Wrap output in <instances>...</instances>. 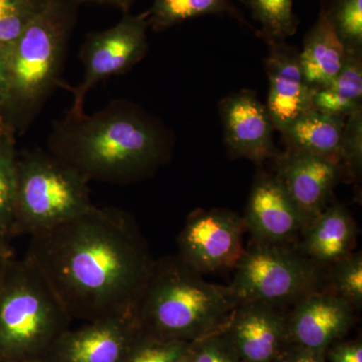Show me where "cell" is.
Here are the masks:
<instances>
[{
  "instance_id": "10",
  "label": "cell",
  "mask_w": 362,
  "mask_h": 362,
  "mask_svg": "<svg viewBox=\"0 0 362 362\" xmlns=\"http://www.w3.org/2000/svg\"><path fill=\"white\" fill-rule=\"evenodd\" d=\"M140 338L131 313L90 321L66 330L45 362H127Z\"/></svg>"
},
{
  "instance_id": "36",
  "label": "cell",
  "mask_w": 362,
  "mask_h": 362,
  "mask_svg": "<svg viewBox=\"0 0 362 362\" xmlns=\"http://www.w3.org/2000/svg\"><path fill=\"white\" fill-rule=\"evenodd\" d=\"M2 125H6V124H4V120H2L1 117H0V126H2Z\"/></svg>"
},
{
  "instance_id": "3",
  "label": "cell",
  "mask_w": 362,
  "mask_h": 362,
  "mask_svg": "<svg viewBox=\"0 0 362 362\" xmlns=\"http://www.w3.org/2000/svg\"><path fill=\"white\" fill-rule=\"evenodd\" d=\"M230 286L207 283L177 256L154 259L131 314L143 337L194 342L216 332L238 306Z\"/></svg>"
},
{
  "instance_id": "33",
  "label": "cell",
  "mask_w": 362,
  "mask_h": 362,
  "mask_svg": "<svg viewBox=\"0 0 362 362\" xmlns=\"http://www.w3.org/2000/svg\"><path fill=\"white\" fill-rule=\"evenodd\" d=\"M13 256L8 243L0 239V273L4 270L6 262Z\"/></svg>"
},
{
  "instance_id": "11",
  "label": "cell",
  "mask_w": 362,
  "mask_h": 362,
  "mask_svg": "<svg viewBox=\"0 0 362 362\" xmlns=\"http://www.w3.org/2000/svg\"><path fill=\"white\" fill-rule=\"evenodd\" d=\"M220 113L230 156L256 163L277 158L280 152L274 144L275 127L266 105L254 90L228 95L220 103Z\"/></svg>"
},
{
  "instance_id": "21",
  "label": "cell",
  "mask_w": 362,
  "mask_h": 362,
  "mask_svg": "<svg viewBox=\"0 0 362 362\" xmlns=\"http://www.w3.org/2000/svg\"><path fill=\"white\" fill-rule=\"evenodd\" d=\"M147 13L149 28L154 32L204 16H228L249 25L233 0H154Z\"/></svg>"
},
{
  "instance_id": "7",
  "label": "cell",
  "mask_w": 362,
  "mask_h": 362,
  "mask_svg": "<svg viewBox=\"0 0 362 362\" xmlns=\"http://www.w3.org/2000/svg\"><path fill=\"white\" fill-rule=\"evenodd\" d=\"M319 266L287 245L255 240L235 265L230 288L239 303L258 302L277 308L295 305L318 291Z\"/></svg>"
},
{
  "instance_id": "13",
  "label": "cell",
  "mask_w": 362,
  "mask_h": 362,
  "mask_svg": "<svg viewBox=\"0 0 362 362\" xmlns=\"http://www.w3.org/2000/svg\"><path fill=\"white\" fill-rule=\"evenodd\" d=\"M354 311L351 305L333 293H311L297 302L287 316L288 342L324 354L349 334Z\"/></svg>"
},
{
  "instance_id": "2",
  "label": "cell",
  "mask_w": 362,
  "mask_h": 362,
  "mask_svg": "<svg viewBox=\"0 0 362 362\" xmlns=\"http://www.w3.org/2000/svg\"><path fill=\"white\" fill-rule=\"evenodd\" d=\"M49 152L88 181L122 185L153 175L168 160L171 141L139 107L115 101L92 115L68 113L52 129Z\"/></svg>"
},
{
  "instance_id": "6",
  "label": "cell",
  "mask_w": 362,
  "mask_h": 362,
  "mask_svg": "<svg viewBox=\"0 0 362 362\" xmlns=\"http://www.w3.org/2000/svg\"><path fill=\"white\" fill-rule=\"evenodd\" d=\"M88 181L49 152L16 154L13 237L42 232L93 206Z\"/></svg>"
},
{
  "instance_id": "26",
  "label": "cell",
  "mask_w": 362,
  "mask_h": 362,
  "mask_svg": "<svg viewBox=\"0 0 362 362\" xmlns=\"http://www.w3.org/2000/svg\"><path fill=\"white\" fill-rule=\"evenodd\" d=\"M45 0H0V44L11 47Z\"/></svg>"
},
{
  "instance_id": "8",
  "label": "cell",
  "mask_w": 362,
  "mask_h": 362,
  "mask_svg": "<svg viewBox=\"0 0 362 362\" xmlns=\"http://www.w3.org/2000/svg\"><path fill=\"white\" fill-rule=\"evenodd\" d=\"M148 13H126L117 25L88 35L81 49L84 77L77 87L69 88L74 95L69 113H83L85 98L94 86L125 73L144 58L148 51Z\"/></svg>"
},
{
  "instance_id": "20",
  "label": "cell",
  "mask_w": 362,
  "mask_h": 362,
  "mask_svg": "<svg viewBox=\"0 0 362 362\" xmlns=\"http://www.w3.org/2000/svg\"><path fill=\"white\" fill-rule=\"evenodd\" d=\"M313 109L349 117L362 110V54H349L341 71L327 85L316 89Z\"/></svg>"
},
{
  "instance_id": "25",
  "label": "cell",
  "mask_w": 362,
  "mask_h": 362,
  "mask_svg": "<svg viewBox=\"0 0 362 362\" xmlns=\"http://www.w3.org/2000/svg\"><path fill=\"white\" fill-rule=\"evenodd\" d=\"M330 291L351 305L354 310L362 307V256L351 252L330 264Z\"/></svg>"
},
{
  "instance_id": "38",
  "label": "cell",
  "mask_w": 362,
  "mask_h": 362,
  "mask_svg": "<svg viewBox=\"0 0 362 362\" xmlns=\"http://www.w3.org/2000/svg\"><path fill=\"white\" fill-rule=\"evenodd\" d=\"M78 2H80V4H83V2H84V0H78Z\"/></svg>"
},
{
  "instance_id": "32",
  "label": "cell",
  "mask_w": 362,
  "mask_h": 362,
  "mask_svg": "<svg viewBox=\"0 0 362 362\" xmlns=\"http://www.w3.org/2000/svg\"><path fill=\"white\" fill-rule=\"evenodd\" d=\"M9 49L0 44V117L6 107L9 88Z\"/></svg>"
},
{
  "instance_id": "34",
  "label": "cell",
  "mask_w": 362,
  "mask_h": 362,
  "mask_svg": "<svg viewBox=\"0 0 362 362\" xmlns=\"http://www.w3.org/2000/svg\"><path fill=\"white\" fill-rule=\"evenodd\" d=\"M84 2H101V4H110L118 6L125 13H128L130 6H132L134 0H84Z\"/></svg>"
},
{
  "instance_id": "4",
  "label": "cell",
  "mask_w": 362,
  "mask_h": 362,
  "mask_svg": "<svg viewBox=\"0 0 362 362\" xmlns=\"http://www.w3.org/2000/svg\"><path fill=\"white\" fill-rule=\"evenodd\" d=\"M78 6L71 0H45L9 49L8 98L2 120L16 134L28 127L61 84Z\"/></svg>"
},
{
  "instance_id": "18",
  "label": "cell",
  "mask_w": 362,
  "mask_h": 362,
  "mask_svg": "<svg viewBox=\"0 0 362 362\" xmlns=\"http://www.w3.org/2000/svg\"><path fill=\"white\" fill-rule=\"evenodd\" d=\"M347 51L320 11L316 23L305 35L299 52L300 65L307 83L314 89L330 83L341 71Z\"/></svg>"
},
{
  "instance_id": "37",
  "label": "cell",
  "mask_w": 362,
  "mask_h": 362,
  "mask_svg": "<svg viewBox=\"0 0 362 362\" xmlns=\"http://www.w3.org/2000/svg\"><path fill=\"white\" fill-rule=\"evenodd\" d=\"M71 1L76 2V4H80V2H78V0H71Z\"/></svg>"
},
{
  "instance_id": "29",
  "label": "cell",
  "mask_w": 362,
  "mask_h": 362,
  "mask_svg": "<svg viewBox=\"0 0 362 362\" xmlns=\"http://www.w3.org/2000/svg\"><path fill=\"white\" fill-rule=\"evenodd\" d=\"M190 343L160 341L141 335L127 362H175Z\"/></svg>"
},
{
  "instance_id": "19",
  "label": "cell",
  "mask_w": 362,
  "mask_h": 362,
  "mask_svg": "<svg viewBox=\"0 0 362 362\" xmlns=\"http://www.w3.org/2000/svg\"><path fill=\"white\" fill-rule=\"evenodd\" d=\"M347 117L315 109L302 114L281 132L287 149L329 159L339 165V149Z\"/></svg>"
},
{
  "instance_id": "31",
  "label": "cell",
  "mask_w": 362,
  "mask_h": 362,
  "mask_svg": "<svg viewBox=\"0 0 362 362\" xmlns=\"http://www.w3.org/2000/svg\"><path fill=\"white\" fill-rule=\"evenodd\" d=\"M277 362H327L322 352L288 344Z\"/></svg>"
},
{
  "instance_id": "24",
  "label": "cell",
  "mask_w": 362,
  "mask_h": 362,
  "mask_svg": "<svg viewBox=\"0 0 362 362\" xmlns=\"http://www.w3.org/2000/svg\"><path fill=\"white\" fill-rule=\"evenodd\" d=\"M320 11L349 54H362V0H321Z\"/></svg>"
},
{
  "instance_id": "23",
  "label": "cell",
  "mask_w": 362,
  "mask_h": 362,
  "mask_svg": "<svg viewBox=\"0 0 362 362\" xmlns=\"http://www.w3.org/2000/svg\"><path fill=\"white\" fill-rule=\"evenodd\" d=\"M16 135L8 126H0V239L8 244L13 238Z\"/></svg>"
},
{
  "instance_id": "22",
  "label": "cell",
  "mask_w": 362,
  "mask_h": 362,
  "mask_svg": "<svg viewBox=\"0 0 362 362\" xmlns=\"http://www.w3.org/2000/svg\"><path fill=\"white\" fill-rule=\"evenodd\" d=\"M254 20L261 25L259 35L266 42H286L297 32L299 20L295 0H243Z\"/></svg>"
},
{
  "instance_id": "35",
  "label": "cell",
  "mask_w": 362,
  "mask_h": 362,
  "mask_svg": "<svg viewBox=\"0 0 362 362\" xmlns=\"http://www.w3.org/2000/svg\"><path fill=\"white\" fill-rule=\"evenodd\" d=\"M192 345V343H190ZM190 345L175 362H190Z\"/></svg>"
},
{
  "instance_id": "16",
  "label": "cell",
  "mask_w": 362,
  "mask_h": 362,
  "mask_svg": "<svg viewBox=\"0 0 362 362\" xmlns=\"http://www.w3.org/2000/svg\"><path fill=\"white\" fill-rule=\"evenodd\" d=\"M256 242L288 245L306 223L278 176L262 171L257 175L244 218Z\"/></svg>"
},
{
  "instance_id": "5",
  "label": "cell",
  "mask_w": 362,
  "mask_h": 362,
  "mask_svg": "<svg viewBox=\"0 0 362 362\" xmlns=\"http://www.w3.org/2000/svg\"><path fill=\"white\" fill-rule=\"evenodd\" d=\"M71 318L28 257L0 273V362H45Z\"/></svg>"
},
{
  "instance_id": "15",
  "label": "cell",
  "mask_w": 362,
  "mask_h": 362,
  "mask_svg": "<svg viewBox=\"0 0 362 362\" xmlns=\"http://www.w3.org/2000/svg\"><path fill=\"white\" fill-rule=\"evenodd\" d=\"M267 44L269 94L265 105L275 130L281 133L298 117L313 109L316 89L304 77L296 49L286 42Z\"/></svg>"
},
{
  "instance_id": "9",
  "label": "cell",
  "mask_w": 362,
  "mask_h": 362,
  "mask_svg": "<svg viewBox=\"0 0 362 362\" xmlns=\"http://www.w3.org/2000/svg\"><path fill=\"white\" fill-rule=\"evenodd\" d=\"M244 218L226 209H197L178 235L177 257L199 275L237 265L245 249Z\"/></svg>"
},
{
  "instance_id": "28",
  "label": "cell",
  "mask_w": 362,
  "mask_h": 362,
  "mask_svg": "<svg viewBox=\"0 0 362 362\" xmlns=\"http://www.w3.org/2000/svg\"><path fill=\"white\" fill-rule=\"evenodd\" d=\"M190 362H242L228 342L223 328L192 342Z\"/></svg>"
},
{
  "instance_id": "14",
  "label": "cell",
  "mask_w": 362,
  "mask_h": 362,
  "mask_svg": "<svg viewBox=\"0 0 362 362\" xmlns=\"http://www.w3.org/2000/svg\"><path fill=\"white\" fill-rule=\"evenodd\" d=\"M276 161L275 175L307 226L329 206L341 169L329 159L291 149L279 154Z\"/></svg>"
},
{
  "instance_id": "12",
  "label": "cell",
  "mask_w": 362,
  "mask_h": 362,
  "mask_svg": "<svg viewBox=\"0 0 362 362\" xmlns=\"http://www.w3.org/2000/svg\"><path fill=\"white\" fill-rule=\"evenodd\" d=\"M223 332L242 362H277L289 344L287 316L258 302L238 304Z\"/></svg>"
},
{
  "instance_id": "27",
  "label": "cell",
  "mask_w": 362,
  "mask_h": 362,
  "mask_svg": "<svg viewBox=\"0 0 362 362\" xmlns=\"http://www.w3.org/2000/svg\"><path fill=\"white\" fill-rule=\"evenodd\" d=\"M339 168L351 180H361L362 168V110L345 121L339 149Z\"/></svg>"
},
{
  "instance_id": "30",
  "label": "cell",
  "mask_w": 362,
  "mask_h": 362,
  "mask_svg": "<svg viewBox=\"0 0 362 362\" xmlns=\"http://www.w3.org/2000/svg\"><path fill=\"white\" fill-rule=\"evenodd\" d=\"M327 362H362L361 339L339 340L324 352Z\"/></svg>"
},
{
  "instance_id": "1",
  "label": "cell",
  "mask_w": 362,
  "mask_h": 362,
  "mask_svg": "<svg viewBox=\"0 0 362 362\" xmlns=\"http://www.w3.org/2000/svg\"><path fill=\"white\" fill-rule=\"evenodd\" d=\"M25 256L71 320L84 322L130 314L154 262L129 214L94 204L30 235Z\"/></svg>"
},
{
  "instance_id": "17",
  "label": "cell",
  "mask_w": 362,
  "mask_h": 362,
  "mask_svg": "<svg viewBox=\"0 0 362 362\" xmlns=\"http://www.w3.org/2000/svg\"><path fill=\"white\" fill-rule=\"evenodd\" d=\"M300 252L318 265H330L351 254L356 226L342 204H329L304 228Z\"/></svg>"
}]
</instances>
